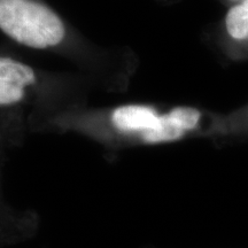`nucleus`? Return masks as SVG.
I'll use <instances>...</instances> for the list:
<instances>
[{
	"label": "nucleus",
	"mask_w": 248,
	"mask_h": 248,
	"mask_svg": "<svg viewBox=\"0 0 248 248\" xmlns=\"http://www.w3.org/2000/svg\"><path fill=\"white\" fill-rule=\"evenodd\" d=\"M0 32L15 44L63 59L98 88L126 89L138 68L129 47L92 42L47 0H0Z\"/></svg>",
	"instance_id": "obj_1"
},
{
	"label": "nucleus",
	"mask_w": 248,
	"mask_h": 248,
	"mask_svg": "<svg viewBox=\"0 0 248 248\" xmlns=\"http://www.w3.org/2000/svg\"><path fill=\"white\" fill-rule=\"evenodd\" d=\"M223 114L190 105L130 102L99 109L75 105L55 117L114 146H160L195 138H222Z\"/></svg>",
	"instance_id": "obj_2"
},
{
	"label": "nucleus",
	"mask_w": 248,
	"mask_h": 248,
	"mask_svg": "<svg viewBox=\"0 0 248 248\" xmlns=\"http://www.w3.org/2000/svg\"><path fill=\"white\" fill-rule=\"evenodd\" d=\"M93 86L73 71L44 69L8 54H0V109H18L37 105L52 109L78 105V99ZM63 108V109H64Z\"/></svg>",
	"instance_id": "obj_3"
},
{
	"label": "nucleus",
	"mask_w": 248,
	"mask_h": 248,
	"mask_svg": "<svg viewBox=\"0 0 248 248\" xmlns=\"http://www.w3.org/2000/svg\"><path fill=\"white\" fill-rule=\"evenodd\" d=\"M214 42L228 60H248V0L229 5L215 28Z\"/></svg>",
	"instance_id": "obj_4"
},
{
	"label": "nucleus",
	"mask_w": 248,
	"mask_h": 248,
	"mask_svg": "<svg viewBox=\"0 0 248 248\" xmlns=\"http://www.w3.org/2000/svg\"><path fill=\"white\" fill-rule=\"evenodd\" d=\"M225 137L248 138V105L223 114L222 138Z\"/></svg>",
	"instance_id": "obj_5"
},
{
	"label": "nucleus",
	"mask_w": 248,
	"mask_h": 248,
	"mask_svg": "<svg viewBox=\"0 0 248 248\" xmlns=\"http://www.w3.org/2000/svg\"><path fill=\"white\" fill-rule=\"evenodd\" d=\"M223 1H225V2H226V4L231 5V4H234V2L239 1V0H223Z\"/></svg>",
	"instance_id": "obj_6"
}]
</instances>
